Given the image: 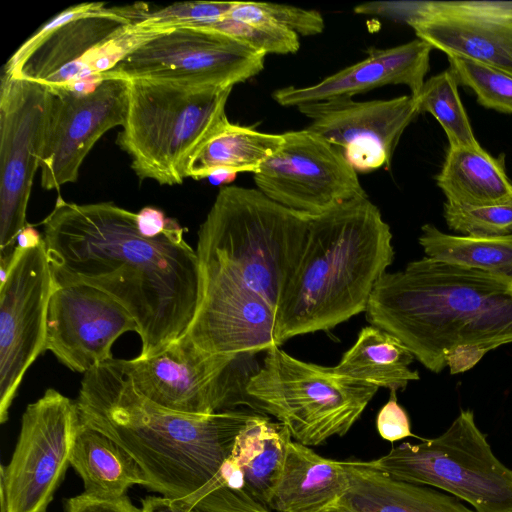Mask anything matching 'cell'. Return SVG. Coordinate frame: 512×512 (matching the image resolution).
<instances>
[{
	"label": "cell",
	"instance_id": "3",
	"mask_svg": "<svg viewBox=\"0 0 512 512\" xmlns=\"http://www.w3.org/2000/svg\"><path fill=\"white\" fill-rule=\"evenodd\" d=\"M365 313L372 326L439 373L456 349L483 357L512 342V280L424 257L402 271L385 272Z\"/></svg>",
	"mask_w": 512,
	"mask_h": 512
},
{
	"label": "cell",
	"instance_id": "11",
	"mask_svg": "<svg viewBox=\"0 0 512 512\" xmlns=\"http://www.w3.org/2000/svg\"><path fill=\"white\" fill-rule=\"evenodd\" d=\"M51 91L3 73L0 86V276H6L43 153Z\"/></svg>",
	"mask_w": 512,
	"mask_h": 512
},
{
	"label": "cell",
	"instance_id": "16",
	"mask_svg": "<svg viewBox=\"0 0 512 512\" xmlns=\"http://www.w3.org/2000/svg\"><path fill=\"white\" fill-rule=\"evenodd\" d=\"M127 332L138 334V326L112 296L85 284L53 287L45 350L70 370L85 374L112 360L113 344Z\"/></svg>",
	"mask_w": 512,
	"mask_h": 512
},
{
	"label": "cell",
	"instance_id": "39",
	"mask_svg": "<svg viewBox=\"0 0 512 512\" xmlns=\"http://www.w3.org/2000/svg\"><path fill=\"white\" fill-rule=\"evenodd\" d=\"M141 509L142 512H191L184 504L163 496L145 498Z\"/></svg>",
	"mask_w": 512,
	"mask_h": 512
},
{
	"label": "cell",
	"instance_id": "28",
	"mask_svg": "<svg viewBox=\"0 0 512 512\" xmlns=\"http://www.w3.org/2000/svg\"><path fill=\"white\" fill-rule=\"evenodd\" d=\"M283 141L282 134L263 133L229 121L191 158L186 175L203 179L216 172L254 174Z\"/></svg>",
	"mask_w": 512,
	"mask_h": 512
},
{
	"label": "cell",
	"instance_id": "29",
	"mask_svg": "<svg viewBox=\"0 0 512 512\" xmlns=\"http://www.w3.org/2000/svg\"><path fill=\"white\" fill-rule=\"evenodd\" d=\"M418 241L428 258L512 280V234L457 236L425 224Z\"/></svg>",
	"mask_w": 512,
	"mask_h": 512
},
{
	"label": "cell",
	"instance_id": "9",
	"mask_svg": "<svg viewBox=\"0 0 512 512\" xmlns=\"http://www.w3.org/2000/svg\"><path fill=\"white\" fill-rule=\"evenodd\" d=\"M363 463L394 479L444 490L476 512H512V469L493 453L471 410H461L435 438L404 442Z\"/></svg>",
	"mask_w": 512,
	"mask_h": 512
},
{
	"label": "cell",
	"instance_id": "25",
	"mask_svg": "<svg viewBox=\"0 0 512 512\" xmlns=\"http://www.w3.org/2000/svg\"><path fill=\"white\" fill-rule=\"evenodd\" d=\"M436 182L452 204L486 206L512 199L505 155L495 158L482 147H449Z\"/></svg>",
	"mask_w": 512,
	"mask_h": 512
},
{
	"label": "cell",
	"instance_id": "33",
	"mask_svg": "<svg viewBox=\"0 0 512 512\" xmlns=\"http://www.w3.org/2000/svg\"><path fill=\"white\" fill-rule=\"evenodd\" d=\"M229 16L249 23L289 30L298 36L320 34L325 28L324 18L317 10L285 4L235 1Z\"/></svg>",
	"mask_w": 512,
	"mask_h": 512
},
{
	"label": "cell",
	"instance_id": "41",
	"mask_svg": "<svg viewBox=\"0 0 512 512\" xmlns=\"http://www.w3.org/2000/svg\"><path fill=\"white\" fill-rule=\"evenodd\" d=\"M236 173H229V172H216L209 176L211 181H213L216 184H229L232 182L235 178Z\"/></svg>",
	"mask_w": 512,
	"mask_h": 512
},
{
	"label": "cell",
	"instance_id": "27",
	"mask_svg": "<svg viewBox=\"0 0 512 512\" xmlns=\"http://www.w3.org/2000/svg\"><path fill=\"white\" fill-rule=\"evenodd\" d=\"M414 358L398 338L370 325L360 330L355 343L333 368L338 374L397 391L419 380L418 372L409 368Z\"/></svg>",
	"mask_w": 512,
	"mask_h": 512
},
{
	"label": "cell",
	"instance_id": "24",
	"mask_svg": "<svg viewBox=\"0 0 512 512\" xmlns=\"http://www.w3.org/2000/svg\"><path fill=\"white\" fill-rule=\"evenodd\" d=\"M70 466L84 483V494L99 500L126 496L135 484L148 486V479L134 457L115 440L80 421L76 427Z\"/></svg>",
	"mask_w": 512,
	"mask_h": 512
},
{
	"label": "cell",
	"instance_id": "38",
	"mask_svg": "<svg viewBox=\"0 0 512 512\" xmlns=\"http://www.w3.org/2000/svg\"><path fill=\"white\" fill-rule=\"evenodd\" d=\"M171 218L154 207H144L137 213V226L141 234L146 237H156L163 233Z\"/></svg>",
	"mask_w": 512,
	"mask_h": 512
},
{
	"label": "cell",
	"instance_id": "30",
	"mask_svg": "<svg viewBox=\"0 0 512 512\" xmlns=\"http://www.w3.org/2000/svg\"><path fill=\"white\" fill-rule=\"evenodd\" d=\"M458 82L449 69L423 84L416 96L419 114H431L443 128L449 147H481L476 140L465 108L460 100Z\"/></svg>",
	"mask_w": 512,
	"mask_h": 512
},
{
	"label": "cell",
	"instance_id": "8",
	"mask_svg": "<svg viewBox=\"0 0 512 512\" xmlns=\"http://www.w3.org/2000/svg\"><path fill=\"white\" fill-rule=\"evenodd\" d=\"M378 389L333 367L296 359L279 346L266 351L247 386L254 412L273 416L292 439L309 447L345 435Z\"/></svg>",
	"mask_w": 512,
	"mask_h": 512
},
{
	"label": "cell",
	"instance_id": "19",
	"mask_svg": "<svg viewBox=\"0 0 512 512\" xmlns=\"http://www.w3.org/2000/svg\"><path fill=\"white\" fill-rule=\"evenodd\" d=\"M196 315L184 334L211 354L268 351L276 341V309L262 295L228 275L200 267Z\"/></svg>",
	"mask_w": 512,
	"mask_h": 512
},
{
	"label": "cell",
	"instance_id": "2",
	"mask_svg": "<svg viewBox=\"0 0 512 512\" xmlns=\"http://www.w3.org/2000/svg\"><path fill=\"white\" fill-rule=\"evenodd\" d=\"M82 423L125 448L144 470L147 488L197 512H271L226 483L222 470L254 411L187 415L140 394L119 359L84 374L75 400Z\"/></svg>",
	"mask_w": 512,
	"mask_h": 512
},
{
	"label": "cell",
	"instance_id": "18",
	"mask_svg": "<svg viewBox=\"0 0 512 512\" xmlns=\"http://www.w3.org/2000/svg\"><path fill=\"white\" fill-rule=\"evenodd\" d=\"M405 11L404 21L433 49L512 76V3L423 2Z\"/></svg>",
	"mask_w": 512,
	"mask_h": 512
},
{
	"label": "cell",
	"instance_id": "12",
	"mask_svg": "<svg viewBox=\"0 0 512 512\" xmlns=\"http://www.w3.org/2000/svg\"><path fill=\"white\" fill-rule=\"evenodd\" d=\"M78 423L76 402L55 389L27 406L11 460L1 465L8 512H47L70 466Z\"/></svg>",
	"mask_w": 512,
	"mask_h": 512
},
{
	"label": "cell",
	"instance_id": "17",
	"mask_svg": "<svg viewBox=\"0 0 512 512\" xmlns=\"http://www.w3.org/2000/svg\"><path fill=\"white\" fill-rule=\"evenodd\" d=\"M297 108L311 119L307 129L341 148L357 172L389 168L401 135L419 114L412 95L370 101L342 97Z\"/></svg>",
	"mask_w": 512,
	"mask_h": 512
},
{
	"label": "cell",
	"instance_id": "40",
	"mask_svg": "<svg viewBox=\"0 0 512 512\" xmlns=\"http://www.w3.org/2000/svg\"><path fill=\"white\" fill-rule=\"evenodd\" d=\"M43 241L39 232L28 224L17 236L16 247L28 249L40 245Z\"/></svg>",
	"mask_w": 512,
	"mask_h": 512
},
{
	"label": "cell",
	"instance_id": "36",
	"mask_svg": "<svg viewBox=\"0 0 512 512\" xmlns=\"http://www.w3.org/2000/svg\"><path fill=\"white\" fill-rule=\"evenodd\" d=\"M376 428L379 435L389 442L413 435L408 414L397 401L396 390H390L389 400L379 410Z\"/></svg>",
	"mask_w": 512,
	"mask_h": 512
},
{
	"label": "cell",
	"instance_id": "1",
	"mask_svg": "<svg viewBox=\"0 0 512 512\" xmlns=\"http://www.w3.org/2000/svg\"><path fill=\"white\" fill-rule=\"evenodd\" d=\"M53 287L85 284L116 299L138 326L147 358L188 331L201 294L199 259L172 219L146 237L137 214L113 202L77 204L58 195L42 221Z\"/></svg>",
	"mask_w": 512,
	"mask_h": 512
},
{
	"label": "cell",
	"instance_id": "32",
	"mask_svg": "<svg viewBox=\"0 0 512 512\" xmlns=\"http://www.w3.org/2000/svg\"><path fill=\"white\" fill-rule=\"evenodd\" d=\"M458 84L473 90L480 105L512 114V76L474 60L447 56Z\"/></svg>",
	"mask_w": 512,
	"mask_h": 512
},
{
	"label": "cell",
	"instance_id": "26",
	"mask_svg": "<svg viewBox=\"0 0 512 512\" xmlns=\"http://www.w3.org/2000/svg\"><path fill=\"white\" fill-rule=\"evenodd\" d=\"M291 441L284 424L256 412L236 437L230 458L241 470L249 491L266 506L280 480Z\"/></svg>",
	"mask_w": 512,
	"mask_h": 512
},
{
	"label": "cell",
	"instance_id": "14",
	"mask_svg": "<svg viewBox=\"0 0 512 512\" xmlns=\"http://www.w3.org/2000/svg\"><path fill=\"white\" fill-rule=\"evenodd\" d=\"M282 135L281 147L253 174L257 189L268 198L314 217L367 196L338 147L307 128Z\"/></svg>",
	"mask_w": 512,
	"mask_h": 512
},
{
	"label": "cell",
	"instance_id": "22",
	"mask_svg": "<svg viewBox=\"0 0 512 512\" xmlns=\"http://www.w3.org/2000/svg\"><path fill=\"white\" fill-rule=\"evenodd\" d=\"M348 485L346 461L324 458L292 440L268 507L277 512H333Z\"/></svg>",
	"mask_w": 512,
	"mask_h": 512
},
{
	"label": "cell",
	"instance_id": "35",
	"mask_svg": "<svg viewBox=\"0 0 512 512\" xmlns=\"http://www.w3.org/2000/svg\"><path fill=\"white\" fill-rule=\"evenodd\" d=\"M250 48L267 54H294L300 48L299 36L289 30L234 19L229 15L212 28Z\"/></svg>",
	"mask_w": 512,
	"mask_h": 512
},
{
	"label": "cell",
	"instance_id": "20",
	"mask_svg": "<svg viewBox=\"0 0 512 512\" xmlns=\"http://www.w3.org/2000/svg\"><path fill=\"white\" fill-rule=\"evenodd\" d=\"M232 356L208 353L183 335L150 357L119 362L150 401L181 414L204 416L219 412L217 380Z\"/></svg>",
	"mask_w": 512,
	"mask_h": 512
},
{
	"label": "cell",
	"instance_id": "6",
	"mask_svg": "<svg viewBox=\"0 0 512 512\" xmlns=\"http://www.w3.org/2000/svg\"><path fill=\"white\" fill-rule=\"evenodd\" d=\"M117 144L140 180L181 184L195 153L226 123L232 88L132 80Z\"/></svg>",
	"mask_w": 512,
	"mask_h": 512
},
{
	"label": "cell",
	"instance_id": "10",
	"mask_svg": "<svg viewBox=\"0 0 512 512\" xmlns=\"http://www.w3.org/2000/svg\"><path fill=\"white\" fill-rule=\"evenodd\" d=\"M265 56L214 29L178 28L143 42L103 76L225 89L258 75Z\"/></svg>",
	"mask_w": 512,
	"mask_h": 512
},
{
	"label": "cell",
	"instance_id": "31",
	"mask_svg": "<svg viewBox=\"0 0 512 512\" xmlns=\"http://www.w3.org/2000/svg\"><path fill=\"white\" fill-rule=\"evenodd\" d=\"M235 1H187L146 11L136 27L162 33L178 28H212L226 18Z\"/></svg>",
	"mask_w": 512,
	"mask_h": 512
},
{
	"label": "cell",
	"instance_id": "21",
	"mask_svg": "<svg viewBox=\"0 0 512 512\" xmlns=\"http://www.w3.org/2000/svg\"><path fill=\"white\" fill-rule=\"evenodd\" d=\"M431 45L417 38L405 44L379 49L369 48L367 57L320 82L288 86L275 90L273 99L284 107H299L335 98L349 97L385 85H406L416 96L429 70Z\"/></svg>",
	"mask_w": 512,
	"mask_h": 512
},
{
	"label": "cell",
	"instance_id": "42",
	"mask_svg": "<svg viewBox=\"0 0 512 512\" xmlns=\"http://www.w3.org/2000/svg\"><path fill=\"white\" fill-rule=\"evenodd\" d=\"M191 512H197V511H191Z\"/></svg>",
	"mask_w": 512,
	"mask_h": 512
},
{
	"label": "cell",
	"instance_id": "34",
	"mask_svg": "<svg viewBox=\"0 0 512 512\" xmlns=\"http://www.w3.org/2000/svg\"><path fill=\"white\" fill-rule=\"evenodd\" d=\"M444 218L450 229L470 236L512 234V199L486 206L444 203Z\"/></svg>",
	"mask_w": 512,
	"mask_h": 512
},
{
	"label": "cell",
	"instance_id": "15",
	"mask_svg": "<svg viewBox=\"0 0 512 512\" xmlns=\"http://www.w3.org/2000/svg\"><path fill=\"white\" fill-rule=\"evenodd\" d=\"M53 291L45 241L28 249L15 247L0 284V422L27 369L45 351L47 313Z\"/></svg>",
	"mask_w": 512,
	"mask_h": 512
},
{
	"label": "cell",
	"instance_id": "5",
	"mask_svg": "<svg viewBox=\"0 0 512 512\" xmlns=\"http://www.w3.org/2000/svg\"><path fill=\"white\" fill-rule=\"evenodd\" d=\"M310 216L258 189L220 188L198 230L199 266L222 272L276 309L303 250Z\"/></svg>",
	"mask_w": 512,
	"mask_h": 512
},
{
	"label": "cell",
	"instance_id": "4",
	"mask_svg": "<svg viewBox=\"0 0 512 512\" xmlns=\"http://www.w3.org/2000/svg\"><path fill=\"white\" fill-rule=\"evenodd\" d=\"M394 259L390 226L368 196L314 217L276 311L278 346L366 311Z\"/></svg>",
	"mask_w": 512,
	"mask_h": 512
},
{
	"label": "cell",
	"instance_id": "13",
	"mask_svg": "<svg viewBox=\"0 0 512 512\" xmlns=\"http://www.w3.org/2000/svg\"><path fill=\"white\" fill-rule=\"evenodd\" d=\"M50 91L40 162L41 185L47 190H59L77 180L80 167L96 142L110 129L122 127L129 82L102 75Z\"/></svg>",
	"mask_w": 512,
	"mask_h": 512
},
{
	"label": "cell",
	"instance_id": "23",
	"mask_svg": "<svg viewBox=\"0 0 512 512\" xmlns=\"http://www.w3.org/2000/svg\"><path fill=\"white\" fill-rule=\"evenodd\" d=\"M349 485L333 512H476L460 499L346 461Z\"/></svg>",
	"mask_w": 512,
	"mask_h": 512
},
{
	"label": "cell",
	"instance_id": "37",
	"mask_svg": "<svg viewBox=\"0 0 512 512\" xmlns=\"http://www.w3.org/2000/svg\"><path fill=\"white\" fill-rule=\"evenodd\" d=\"M66 512H142L127 496L115 500L94 499L82 493L65 500Z\"/></svg>",
	"mask_w": 512,
	"mask_h": 512
},
{
	"label": "cell",
	"instance_id": "7",
	"mask_svg": "<svg viewBox=\"0 0 512 512\" xmlns=\"http://www.w3.org/2000/svg\"><path fill=\"white\" fill-rule=\"evenodd\" d=\"M149 9L145 3L70 6L29 37L8 60L3 73L50 88L103 75L136 47L132 26Z\"/></svg>",
	"mask_w": 512,
	"mask_h": 512
}]
</instances>
